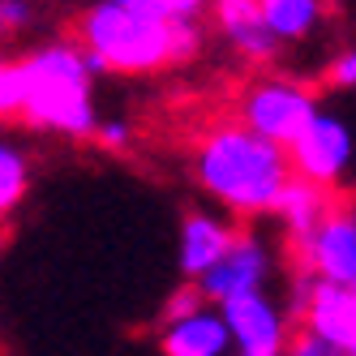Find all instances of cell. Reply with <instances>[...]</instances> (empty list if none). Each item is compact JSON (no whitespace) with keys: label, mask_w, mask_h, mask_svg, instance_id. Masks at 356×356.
<instances>
[{"label":"cell","mask_w":356,"mask_h":356,"mask_svg":"<svg viewBox=\"0 0 356 356\" xmlns=\"http://www.w3.org/2000/svg\"><path fill=\"white\" fill-rule=\"evenodd\" d=\"M232 232H236V223L215 215V211H185L181 236H176V266H181V279H197L223 253Z\"/></svg>","instance_id":"12"},{"label":"cell","mask_w":356,"mask_h":356,"mask_svg":"<svg viewBox=\"0 0 356 356\" xmlns=\"http://www.w3.org/2000/svg\"><path fill=\"white\" fill-rule=\"evenodd\" d=\"M352 155H356L352 129H348L339 116H330V112H318V116L300 129V138L288 146L292 176H300V181H314V185H322V189H330V193L339 189V181H343Z\"/></svg>","instance_id":"8"},{"label":"cell","mask_w":356,"mask_h":356,"mask_svg":"<svg viewBox=\"0 0 356 356\" xmlns=\"http://www.w3.org/2000/svg\"><path fill=\"white\" fill-rule=\"evenodd\" d=\"M0 245H5V241H0Z\"/></svg>","instance_id":"25"},{"label":"cell","mask_w":356,"mask_h":356,"mask_svg":"<svg viewBox=\"0 0 356 356\" xmlns=\"http://www.w3.org/2000/svg\"><path fill=\"white\" fill-rule=\"evenodd\" d=\"M266 26L275 31L279 43H305L314 39V31L322 26L326 17V0H258Z\"/></svg>","instance_id":"14"},{"label":"cell","mask_w":356,"mask_h":356,"mask_svg":"<svg viewBox=\"0 0 356 356\" xmlns=\"http://www.w3.org/2000/svg\"><path fill=\"white\" fill-rule=\"evenodd\" d=\"M26 60L13 56V60H0V120H17L22 104H26Z\"/></svg>","instance_id":"16"},{"label":"cell","mask_w":356,"mask_h":356,"mask_svg":"<svg viewBox=\"0 0 356 356\" xmlns=\"http://www.w3.org/2000/svg\"><path fill=\"white\" fill-rule=\"evenodd\" d=\"M322 82L330 90H356V47H343V52H335L326 60Z\"/></svg>","instance_id":"21"},{"label":"cell","mask_w":356,"mask_h":356,"mask_svg":"<svg viewBox=\"0 0 356 356\" xmlns=\"http://www.w3.org/2000/svg\"><path fill=\"white\" fill-rule=\"evenodd\" d=\"M232 356H279V352H241V348H232Z\"/></svg>","instance_id":"23"},{"label":"cell","mask_w":356,"mask_h":356,"mask_svg":"<svg viewBox=\"0 0 356 356\" xmlns=\"http://www.w3.org/2000/svg\"><path fill=\"white\" fill-rule=\"evenodd\" d=\"M288 309H292L296 326L314 330L318 339H326V343H335V348L356 356V288L322 284V279L296 270Z\"/></svg>","instance_id":"5"},{"label":"cell","mask_w":356,"mask_h":356,"mask_svg":"<svg viewBox=\"0 0 356 356\" xmlns=\"http://www.w3.org/2000/svg\"><path fill=\"white\" fill-rule=\"evenodd\" d=\"M207 13L215 17L219 39L232 47V52H236L245 65L270 69V65L279 60V52H284V43H279L275 31L266 26L258 0H211Z\"/></svg>","instance_id":"10"},{"label":"cell","mask_w":356,"mask_h":356,"mask_svg":"<svg viewBox=\"0 0 356 356\" xmlns=\"http://www.w3.org/2000/svg\"><path fill=\"white\" fill-rule=\"evenodd\" d=\"M189 172L202 193L215 197L232 219H266L292 181L288 150L266 142L241 120H211L189 146Z\"/></svg>","instance_id":"1"},{"label":"cell","mask_w":356,"mask_h":356,"mask_svg":"<svg viewBox=\"0 0 356 356\" xmlns=\"http://www.w3.org/2000/svg\"><path fill=\"white\" fill-rule=\"evenodd\" d=\"M112 5L138 9L150 17H168V22H202L211 9V0H112Z\"/></svg>","instance_id":"17"},{"label":"cell","mask_w":356,"mask_h":356,"mask_svg":"<svg viewBox=\"0 0 356 356\" xmlns=\"http://www.w3.org/2000/svg\"><path fill=\"white\" fill-rule=\"evenodd\" d=\"M279 356H352V352H343V348H335V343L318 339L314 330L296 326L292 335H288V343H284V352H279Z\"/></svg>","instance_id":"20"},{"label":"cell","mask_w":356,"mask_h":356,"mask_svg":"<svg viewBox=\"0 0 356 356\" xmlns=\"http://www.w3.org/2000/svg\"><path fill=\"white\" fill-rule=\"evenodd\" d=\"M31 193V155L0 134V219H9Z\"/></svg>","instance_id":"15"},{"label":"cell","mask_w":356,"mask_h":356,"mask_svg":"<svg viewBox=\"0 0 356 356\" xmlns=\"http://www.w3.org/2000/svg\"><path fill=\"white\" fill-rule=\"evenodd\" d=\"M330 202H335V193H330V189L292 176V181L284 185V193H279V202H275V219L284 223L288 245H296V241H305V236L314 232V223L330 211Z\"/></svg>","instance_id":"13"},{"label":"cell","mask_w":356,"mask_h":356,"mask_svg":"<svg viewBox=\"0 0 356 356\" xmlns=\"http://www.w3.org/2000/svg\"><path fill=\"white\" fill-rule=\"evenodd\" d=\"M163 356H232V335L219 318V305H197L193 314H181L172 322H159L155 335Z\"/></svg>","instance_id":"11"},{"label":"cell","mask_w":356,"mask_h":356,"mask_svg":"<svg viewBox=\"0 0 356 356\" xmlns=\"http://www.w3.org/2000/svg\"><path fill=\"white\" fill-rule=\"evenodd\" d=\"M73 43L86 52L90 73H120V78H150L159 69L189 65L202 52L197 22H168L138 9L95 0L73 17Z\"/></svg>","instance_id":"2"},{"label":"cell","mask_w":356,"mask_h":356,"mask_svg":"<svg viewBox=\"0 0 356 356\" xmlns=\"http://www.w3.org/2000/svg\"><path fill=\"white\" fill-rule=\"evenodd\" d=\"M26 60V104H22V124L35 134H56L69 142H90L99 108H95V73L86 65V52L69 39L43 43Z\"/></svg>","instance_id":"3"},{"label":"cell","mask_w":356,"mask_h":356,"mask_svg":"<svg viewBox=\"0 0 356 356\" xmlns=\"http://www.w3.org/2000/svg\"><path fill=\"white\" fill-rule=\"evenodd\" d=\"M270 270H275V253L258 232H245L236 227L232 241L223 245V253L202 270L193 284L202 288L211 305L227 300V296H245V292H262L270 284Z\"/></svg>","instance_id":"7"},{"label":"cell","mask_w":356,"mask_h":356,"mask_svg":"<svg viewBox=\"0 0 356 356\" xmlns=\"http://www.w3.org/2000/svg\"><path fill=\"white\" fill-rule=\"evenodd\" d=\"M219 318L227 326V335H232V348L241 352H284L288 335L296 330L292 309L266 296V288L219 300Z\"/></svg>","instance_id":"9"},{"label":"cell","mask_w":356,"mask_h":356,"mask_svg":"<svg viewBox=\"0 0 356 356\" xmlns=\"http://www.w3.org/2000/svg\"><path fill=\"white\" fill-rule=\"evenodd\" d=\"M348 215H352V223H356V197H352V202H348Z\"/></svg>","instance_id":"24"},{"label":"cell","mask_w":356,"mask_h":356,"mask_svg":"<svg viewBox=\"0 0 356 356\" xmlns=\"http://www.w3.org/2000/svg\"><path fill=\"white\" fill-rule=\"evenodd\" d=\"M39 22L35 0H0V35H26Z\"/></svg>","instance_id":"18"},{"label":"cell","mask_w":356,"mask_h":356,"mask_svg":"<svg viewBox=\"0 0 356 356\" xmlns=\"http://www.w3.org/2000/svg\"><path fill=\"white\" fill-rule=\"evenodd\" d=\"M90 142H95V146H104V150H129V146H134V124L124 120V116H108V120L99 116Z\"/></svg>","instance_id":"19"},{"label":"cell","mask_w":356,"mask_h":356,"mask_svg":"<svg viewBox=\"0 0 356 356\" xmlns=\"http://www.w3.org/2000/svg\"><path fill=\"white\" fill-rule=\"evenodd\" d=\"M296 270L322 279V284L356 288V223L348 215V202H330V211L314 223V232L292 245Z\"/></svg>","instance_id":"6"},{"label":"cell","mask_w":356,"mask_h":356,"mask_svg":"<svg viewBox=\"0 0 356 356\" xmlns=\"http://www.w3.org/2000/svg\"><path fill=\"white\" fill-rule=\"evenodd\" d=\"M318 112H322L318 108V90L309 82L284 78V73H262V78L241 86L232 120H241L245 129H253L258 138L279 142L288 150Z\"/></svg>","instance_id":"4"},{"label":"cell","mask_w":356,"mask_h":356,"mask_svg":"<svg viewBox=\"0 0 356 356\" xmlns=\"http://www.w3.org/2000/svg\"><path fill=\"white\" fill-rule=\"evenodd\" d=\"M197 305H207L202 288L193 284V279H181V284H176V292L163 300V309H159V322H172V318H181V314H193Z\"/></svg>","instance_id":"22"}]
</instances>
